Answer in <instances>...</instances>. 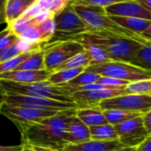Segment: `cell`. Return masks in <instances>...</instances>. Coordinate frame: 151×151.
Listing matches in <instances>:
<instances>
[{
  "mask_svg": "<svg viewBox=\"0 0 151 151\" xmlns=\"http://www.w3.org/2000/svg\"><path fill=\"white\" fill-rule=\"evenodd\" d=\"M74 116H76V110H68L37 122L17 125L21 134L22 144L53 148L62 151L66 145L67 127Z\"/></svg>",
  "mask_w": 151,
  "mask_h": 151,
  "instance_id": "obj_1",
  "label": "cell"
},
{
  "mask_svg": "<svg viewBox=\"0 0 151 151\" xmlns=\"http://www.w3.org/2000/svg\"><path fill=\"white\" fill-rule=\"evenodd\" d=\"M72 40L87 41L101 48L111 61L130 63L144 45L134 40L101 31H88Z\"/></svg>",
  "mask_w": 151,
  "mask_h": 151,
  "instance_id": "obj_2",
  "label": "cell"
},
{
  "mask_svg": "<svg viewBox=\"0 0 151 151\" xmlns=\"http://www.w3.org/2000/svg\"><path fill=\"white\" fill-rule=\"evenodd\" d=\"M70 4L73 7L76 13L88 27L89 31L93 30V31L110 33L115 35L134 40L142 44H146L148 42L147 41L142 39L140 35L133 33L119 26L116 22H114L111 19L110 16L106 14L104 8L78 5L73 4L71 1Z\"/></svg>",
  "mask_w": 151,
  "mask_h": 151,
  "instance_id": "obj_3",
  "label": "cell"
},
{
  "mask_svg": "<svg viewBox=\"0 0 151 151\" xmlns=\"http://www.w3.org/2000/svg\"><path fill=\"white\" fill-rule=\"evenodd\" d=\"M0 87L4 95L30 96L50 98L64 103H73L72 96H70L61 86L52 85L48 81L28 84L0 81Z\"/></svg>",
  "mask_w": 151,
  "mask_h": 151,
  "instance_id": "obj_4",
  "label": "cell"
},
{
  "mask_svg": "<svg viewBox=\"0 0 151 151\" xmlns=\"http://www.w3.org/2000/svg\"><path fill=\"white\" fill-rule=\"evenodd\" d=\"M86 71L104 77H111L128 82L151 79V72L142 69L130 63L109 61L107 63L89 65Z\"/></svg>",
  "mask_w": 151,
  "mask_h": 151,
  "instance_id": "obj_5",
  "label": "cell"
},
{
  "mask_svg": "<svg viewBox=\"0 0 151 151\" xmlns=\"http://www.w3.org/2000/svg\"><path fill=\"white\" fill-rule=\"evenodd\" d=\"M54 21L55 33L49 43L72 40L73 37L89 31L88 27L76 13L70 2L59 14L54 17Z\"/></svg>",
  "mask_w": 151,
  "mask_h": 151,
  "instance_id": "obj_6",
  "label": "cell"
},
{
  "mask_svg": "<svg viewBox=\"0 0 151 151\" xmlns=\"http://www.w3.org/2000/svg\"><path fill=\"white\" fill-rule=\"evenodd\" d=\"M42 49L44 51L45 69L50 73L84 50L82 45L74 40L48 43L42 46Z\"/></svg>",
  "mask_w": 151,
  "mask_h": 151,
  "instance_id": "obj_7",
  "label": "cell"
},
{
  "mask_svg": "<svg viewBox=\"0 0 151 151\" xmlns=\"http://www.w3.org/2000/svg\"><path fill=\"white\" fill-rule=\"evenodd\" d=\"M6 104L13 106H20L27 108H33L42 111H63L68 110H77L75 104L73 103H64L57 100L37 97L22 95H4V102Z\"/></svg>",
  "mask_w": 151,
  "mask_h": 151,
  "instance_id": "obj_8",
  "label": "cell"
},
{
  "mask_svg": "<svg viewBox=\"0 0 151 151\" xmlns=\"http://www.w3.org/2000/svg\"><path fill=\"white\" fill-rule=\"evenodd\" d=\"M99 107L101 111L122 110L145 114L151 109V96L126 94L104 100Z\"/></svg>",
  "mask_w": 151,
  "mask_h": 151,
  "instance_id": "obj_9",
  "label": "cell"
},
{
  "mask_svg": "<svg viewBox=\"0 0 151 151\" xmlns=\"http://www.w3.org/2000/svg\"><path fill=\"white\" fill-rule=\"evenodd\" d=\"M119 142L126 148H137L150 135L144 127L142 117L114 126Z\"/></svg>",
  "mask_w": 151,
  "mask_h": 151,
  "instance_id": "obj_10",
  "label": "cell"
},
{
  "mask_svg": "<svg viewBox=\"0 0 151 151\" xmlns=\"http://www.w3.org/2000/svg\"><path fill=\"white\" fill-rule=\"evenodd\" d=\"M58 112L60 111H50L33 108L13 106L6 104L4 103H2L0 107V115L7 118L15 126L19 124L37 122L43 119L54 116Z\"/></svg>",
  "mask_w": 151,
  "mask_h": 151,
  "instance_id": "obj_11",
  "label": "cell"
},
{
  "mask_svg": "<svg viewBox=\"0 0 151 151\" xmlns=\"http://www.w3.org/2000/svg\"><path fill=\"white\" fill-rule=\"evenodd\" d=\"M126 94L125 88H111L79 92L72 95V98L77 109H100L99 105L103 101Z\"/></svg>",
  "mask_w": 151,
  "mask_h": 151,
  "instance_id": "obj_12",
  "label": "cell"
},
{
  "mask_svg": "<svg viewBox=\"0 0 151 151\" xmlns=\"http://www.w3.org/2000/svg\"><path fill=\"white\" fill-rule=\"evenodd\" d=\"M105 12L108 16L130 17L146 19L151 21V12L145 8L139 0L135 1H118L115 4L107 6Z\"/></svg>",
  "mask_w": 151,
  "mask_h": 151,
  "instance_id": "obj_13",
  "label": "cell"
},
{
  "mask_svg": "<svg viewBox=\"0 0 151 151\" xmlns=\"http://www.w3.org/2000/svg\"><path fill=\"white\" fill-rule=\"evenodd\" d=\"M51 73L47 70L42 71H12L0 74V81H12L21 84L35 83L48 81Z\"/></svg>",
  "mask_w": 151,
  "mask_h": 151,
  "instance_id": "obj_14",
  "label": "cell"
},
{
  "mask_svg": "<svg viewBox=\"0 0 151 151\" xmlns=\"http://www.w3.org/2000/svg\"><path fill=\"white\" fill-rule=\"evenodd\" d=\"M124 148L119 141L97 142L89 140L76 144H66L62 151H115Z\"/></svg>",
  "mask_w": 151,
  "mask_h": 151,
  "instance_id": "obj_15",
  "label": "cell"
},
{
  "mask_svg": "<svg viewBox=\"0 0 151 151\" xmlns=\"http://www.w3.org/2000/svg\"><path fill=\"white\" fill-rule=\"evenodd\" d=\"M90 140L89 127H88L84 123H82L76 116L73 118L69 123L66 134H65V142L66 144H76L84 142Z\"/></svg>",
  "mask_w": 151,
  "mask_h": 151,
  "instance_id": "obj_16",
  "label": "cell"
},
{
  "mask_svg": "<svg viewBox=\"0 0 151 151\" xmlns=\"http://www.w3.org/2000/svg\"><path fill=\"white\" fill-rule=\"evenodd\" d=\"M36 0H6L5 19L6 24H10L19 19L28 11Z\"/></svg>",
  "mask_w": 151,
  "mask_h": 151,
  "instance_id": "obj_17",
  "label": "cell"
},
{
  "mask_svg": "<svg viewBox=\"0 0 151 151\" xmlns=\"http://www.w3.org/2000/svg\"><path fill=\"white\" fill-rule=\"evenodd\" d=\"M76 117L88 127L107 124V120L100 109H77Z\"/></svg>",
  "mask_w": 151,
  "mask_h": 151,
  "instance_id": "obj_18",
  "label": "cell"
},
{
  "mask_svg": "<svg viewBox=\"0 0 151 151\" xmlns=\"http://www.w3.org/2000/svg\"><path fill=\"white\" fill-rule=\"evenodd\" d=\"M111 19L116 22L121 27H124L133 33L141 35L143 33L151 24V21L130 17H119V16H110Z\"/></svg>",
  "mask_w": 151,
  "mask_h": 151,
  "instance_id": "obj_19",
  "label": "cell"
},
{
  "mask_svg": "<svg viewBox=\"0 0 151 151\" xmlns=\"http://www.w3.org/2000/svg\"><path fill=\"white\" fill-rule=\"evenodd\" d=\"M90 140L97 142H114L119 141L114 126L107 123L97 127H89Z\"/></svg>",
  "mask_w": 151,
  "mask_h": 151,
  "instance_id": "obj_20",
  "label": "cell"
},
{
  "mask_svg": "<svg viewBox=\"0 0 151 151\" xmlns=\"http://www.w3.org/2000/svg\"><path fill=\"white\" fill-rule=\"evenodd\" d=\"M86 69L84 68H76V69H65L55 71L51 73L50 76L48 79V81L55 86H63L69 83Z\"/></svg>",
  "mask_w": 151,
  "mask_h": 151,
  "instance_id": "obj_21",
  "label": "cell"
},
{
  "mask_svg": "<svg viewBox=\"0 0 151 151\" xmlns=\"http://www.w3.org/2000/svg\"><path fill=\"white\" fill-rule=\"evenodd\" d=\"M107 122L112 126L119 125L126 121L142 117V113L140 112H134V111H127L122 110H106L102 111Z\"/></svg>",
  "mask_w": 151,
  "mask_h": 151,
  "instance_id": "obj_22",
  "label": "cell"
},
{
  "mask_svg": "<svg viewBox=\"0 0 151 151\" xmlns=\"http://www.w3.org/2000/svg\"><path fill=\"white\" fill-rule=\"evenodd\" d=\"M78 42H80L84 50L88 53V55L89 56L90 58V65H99V64H104V63H107L109 61H111L110 59V58L107 56V54L98 46L87 42V41H76Z\"/></svg>",
  "mask_w": 151,
  "mask_h": 151,
  "instance_id": "obj_23",
  "label": "cell"
},
{
  "mask_svg": "<svg viewBox=\"0 0 151 151\" xmlns=\"http://www.w3.org/2000/svg\"><path fill=\"white\" fill-rule=\"evenodd\" d=\"M42 71L45 69V61H44V51L43 50H40L35 51L29 57L27 60H25L19 66H18L14 71Z\"/></svg>",
  "mask_w": 151,
  "mask_h": 151,
  "instance_id": "obj_24",
  "label": "cell"
},
{
  "mask_svg": "<svg viewBox=\"0 0 151 151\" xmlns=\"http://www.w3.org/2000/svg\"><path fill=\"white\" fill-rule=\"evenodd\" d=\"M35 28L39 35L41 45L43 46L49 43L55 33V21L54 18L48 19L37 25H35Z\"/></svg>",
  "mask_w": 151,
  "mask_h": 151,
  "instance_id": "obj_25",
  "label": "cell"
},
{
  "mask_svg": "<svg viewBox=\"0 0 151 151\" xmlns=\"http://www.w3.org/2000/svg\"><path fill=\"white\" fill-rule=\"evenodd\" d=\"M131 64L151 72V41L141 48Z\"/></svg>",
  "mask_w": 151,
  "mask_h": 151,
  "instance_id": "obj_26",
  "label": "cell"
},
{
  "mask_svg": "<svg viewBox=\"0 0 151 151\" xmlns=\"http://www.w3.org/2000/svg\"><path fill=\"white\" fill-rule=\"evenodd\" d=\"M90 65V58L88 53L83 50L82 52L77 54L71 59L67 60L65 63L61 65L57 70H65V69H76V68H84L87 69ZM54 71V72H55Z\"/></svg>",
  "mask_w": 151,
  "mask_h": 151,
  "instance_id": "obj_27",
  "label": "cell"
},
{
  "mask_svg": "<svg viewBox=\"0 0 151 151\" xmlns=\"http://www.w3.org/2000/svg\"><path fill=\"white\" fill-rule=\"evenodd\" d=\"M125 91L128 95H139L151 96V79L130 82Z\"/></svg>",
  "mask_w": 151,
  "mask_h": 151,
  "instance_id": "obj_28",
  "label": "cell"
},
{
  "mask_svg": "<svg viewBox=\"0 0 151 151\" xmlns=\"http://www.w3.org/2000/svg\"><path fill=\"white\" fill-rule=\"evenodd\" d=\"M69 2L68 0H37L39 6L54 17L59 14L69 4Z\"/></svg>",
  "mask_w": 151,
  "mask_h": 151,
  "instance_id": "obj_29",
  "label": "cell"
},
{
  "mask_svg": "<svg viewBox=\"0 0 151 151\" xmlns=\"http://www.w3.org/2000/svg\"><path fill=\"white\" fill-rule=\"evenodd\" d=\"M35 52V51L25 52V53L18 55L14 58H12L3 63H0V74L14 71L18 66H19L25 60H27L29 57H31L32 54H34Z\"/></svg>",
  "mask_w": 151,
  "mask_h": 151,
  "instance_id": "obj_30",
  "label": "cell"
},
{
  "mask_svg": "<svg viewBox=\"0 0 151 151\" xmlns=\"http://www.w3.org/2000/svg\"><path fill=\"white\" fill-rule=\"evenodd\" d=\"M100 77L101 76L96 73H90V72H88L85 70L83 73H81L80 75H78L76 78H74L73 81H71L69 83H67L65 85L72 86V87L86 86V85L96 83L98 81V80L100 79Z\"/></svg>",
  "mask_w": 151,
  "mask_h": 151,
  "instance_id": "obj_31",
  "label": "cell"
},
{
  "mask_svg": "<svg viewBox=\"0 0 151 151\" xmlns=\"http://www.w3.org/2000/svg\"><path fill=\"white\" fill-rule=\"evenodd\" d=\"M119 0H74L71 1L74 4L82 5V6H91V7H101L106 8L110 6Z\"/></svg>",
  "mask_w": 151,
  "mask_h": 151,
  "instance_id": "obj_32",
  "label": "cell"
},
{
  "mask_svg": "<svg viewBox=\"0 0 151 151\" xmlns=\"http://www.w3.org/2000/svg\"><path fill=\"white\" fill-rule=\"evenodd\" d=\"M97 82L100 84L105 85V86L115 88H124L130 83L127 81H123V80H119V79H116V78H111V77H104V76H101Z\"/></svg>",
  "mask_w": 151,
  "mask_h": 151,
  "instance_id": "obj_33",
  "label": "cell"
},
{
  "mask_svg": "<svg viewBox=\"0 0 151 151\" xmlns=\"http://www.w3.org/2000/svg\"><path fill=\"white\" fill-rule=\"evenodd\" d=\"M142 120H143V124L144 127L148 132V134L150 135L151 134V109L146 112L145 114L142 115Z\"/></svg>",
  "mask_w": 151,
  "mask_h": 151,
  "instance_id": "obj_34",
  "label": "cell"
},
{
  "mask_svg": "<svg viewBox=\"0 0 151 151\" xmlns=\"http://www.w3.org/2000/svg\"><path fill=\"white\" fill-rule=\"evenodd\" d=\"M136 151H151V135L136 148Z\"/></svg>",
  "mask_w": 151,
  "mask_h": 151,
  "instance_id": "obj_35",
  "label": "cell"
},
{
  "mask_svg": "<svg viewBox=\"0 0 151 151\" xmlns=\"http://www.w3.org/2000/svg\"><path fill=\"white\" fill-rule=\"evenodd\" d=\"M5 3H6V0H0V25L6 23V19H5Z\"/></svg>",
  "mask_w": 151,
  "mask_h": 151,
  "instance_id": "obj_36",
  "label": "cell"
},
{
  "mask_svg": "<svg viewBox=\"0 0 151 151\" xmlns=\"http://www.w3.org/2000/svg\"><path fill=\"white\" fill-rule=\"evenodd\" d=\"M23 144L14 145V146H3L0 145V151H22Z\"/></svg>",
  "mask_w": 151,
  "mask_h": 151,
  "instance_id": "obj_37",
  "label": "cell"
},
{
  "mask_svg": "<svg viewBox=\"0 0 151 151\" xmlns=\"http://www.w3.org/2000/svg\"><path fill=\"white\" fill-rule=\"evenodd\" d=\"M141 36H142V39H144L145 41H147V42H150L151 41V24L150 26L143 32V33H142L141 35H140Z\"/></svg>",
  "mask_w": 151,
  "mask_h": 151,
  "instance_id": "obj_38",
  "label": "cell"
},
{
  "mask_svg": "<svg viewBox=\"0 0 151 151\" xmlns=\"http://www.w3.org/2000/svg\"><path fill=\"white\" fill-rule=\"evenodd\" d=\"M30 147L34 151H61L53 148H47V147H39V146H30Z\"/></svg>",
  "mask_w": 151,
  "mask_h": 151,
  "instance_id": "obj_39",
  "label": "cell"
},
{
  "mask_svg": "<svg viewBox=\"0 0 151 151\" xmlns=\"http://www.w3.org/2000/svg\"><path fill=\"white\" fill-rule=\"evenodd\" d=\"M139 2L149 11L151 12V0H139Z\"/></svg>",
  "mask_w": 151,
  "mask_h": 151,
  "instance_id": "obj_40",
  "label": "cell"
},
{
  "mask_svg": "<svg viewBox=\"0 0 151 151\" xmlns=\"http://www.w3.org/2000/svg\"><path fill=\"white\" fill-rule=\"evenodd\" d=\"M115 151H136V148H126V147H124L122 149H119V150Z\"/></svg>",
  "mask_w": 151,
  "mask_h": 151,
  "instance_id": "obj_41",
  "label": "cell"
},
{
  "mask_svg": "<svg viewBox=\"0 0 151 151\" xmlns=\"http://www.w3.org/2000/svg\"><path fill=\"white\" fill-rule=\"evenodd\" d=\"M22 151H34L30 146L28 145H26V144H23V149H22Z\"/></svg>",
  "mask_w": 151,
  "mask_h": 151,
  "instance_id": "obj_42",
  "label": "cell"
},
{
  "mask_svg": "<svg viewBox=\"0 0 151 151\" xmlns=\"http://www.w3.org/2000/svg\"><path fill=\"white\" fill-rule=\"evenodd\" d=\"M4 92L0 87V102H2V103L4 102Z\"/></svg>",
  "mask_w": 151,
  "mask_h": 151,
  "instance_id": "obj_43",
  "label": "cell"
},
{
  "mask_svg": "<svg viewBox=\"0 0 151 151\" xmlns=\"http://www.w3.org/2000/svg\"><path fill=\"white\" fill-rule=\"evenodd\" d=\"M4 31H5V29H3L2 31H0V37L4 35Z\"/></svg>",
  "mask_w": 151,
  "mask_h": 151,
  "instance_id": "obj_44",
  "label": "cell"
},
{
  "mask_svg": "<svg viewBox=\"0 0 151 151\" xmlns=\"http://www.w3.org/2000/svg\"><path fill=\"white\" fill-rule=\"evenodd\" d=\"M1 104H2V102H0V107H1Z\"/></svg>",
  "mask_w": 151,
  "mask_h": 151,
  "instance_id": "obj_45",
  "label": "cell"
},
{
  "mask_svg": "<svg viewBox=\"0 0 151 151\" xmlns=\"http://www.w3.org/2000/svg\"><path fill=\"white\" fill-rule=\"evenodd\" d=\"M150 135H151V134H150Z\"/></svg>",
  "mask_w": 151,
  "mask_h": 151,
  "instance_id": "obj_46",
  "label": "cell"
}]
</instances>
